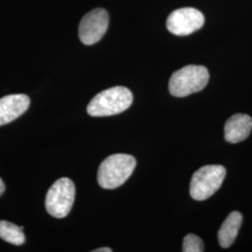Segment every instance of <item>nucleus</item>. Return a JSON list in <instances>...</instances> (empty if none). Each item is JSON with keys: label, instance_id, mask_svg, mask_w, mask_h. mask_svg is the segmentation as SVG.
I'll return each mask as SVG.
<instances>
[{"label": "nucleus", "instance_id": "11", "mask_svg": "<svg viewBox=\"0 0 252 252\" xmlns=\"http://www.w3.org/2000/svg\"><path fill=\"white\" fill-rule=\"evenodd\" d=\"M23 229V227H19L9 221L0 220V238L8 243L21 246L26 241Z\"/></svg>", "mask_w": 252, "mask_h": 252}, {"label": "nucleus", "instance_id": "13", "mask_svg": "<svg viewBox=\"0 0 252 252\" xmlns=\"http://www.w3.org/2000/svg\"><path fill=\"white\" fill-rule=\"evenodd\" d=\"M94 252H112V250L111 249H109V248H100V249H97V250H94Z\"/></svg>", "mask_w": 252, "mask_h": 252}, {"label": "nucleus", "instance_id": "8", "mask_svg": "<svg viewBox=\"0 0 252 252\" xmlns=\"http://www.w3.org/2000/svg\"><path fill=\"white\" fill-rule=\"evenodd\" d=\"M30 99L27 94H10L0 99V126L16 120L27 111Z\"/></svg>", "mask_w": 252, "mask_h": 252}, {"label": "nucleus", "instance_id": "4", "mask_svg": "<svg viewBox=\"0 0 252 252\" xmlns=\"http://www.w3.org/2000/svg\"><path fill=\"white\" fill-rule=\"evenodd\" d=\"M225 176L226 169L222 165L209 164L201 167L190 180V196L196 201L207 200L220 188Z\"/></svg>", "mask_w": 252, "mask_h": 252}, {"label": "nucleus", "instance_id": "6", "mask_svg": "<svg viewBox=\"0 0 252 252\" xmlns=\"http://www.w3.org/2000/svg\"><path fill=\"white\" fill-rule=\"evenodd\" d=\"M109 25V15L106 9H93L81 19L79 26V36L85 45L97 43L106 34Z\"/></svg>", "mask_w": 252, "mask_h": 252}, {"label": "nucleus", "instance_id": "14", "mask_svg": "<svg viewBox=\"0 0 252 252\" xmlns=\"http://www.w3.org/2000/svg\"><path fill=\"white\" fill-rule=\"evenodd\" d=\"M4 191H5V184H4L3 180L0 179V196L3 194Z\"/></svg>", "mask_w": 252, "mask_h": 252}, {"label": "nucleus", "instance_id": "9", "mask_svg": "<svg viewBox=\"0 0 252 252\" xmlns=\"http://www.w3.org/2000/svg\"><path fill=\"white\" fill-rule=\"evenodd\" d=\"M252 118L247 114H234L226 122L224 136L227 142L238 143L245 140L252 132Z\"/></svg>", "mask_w": 252, "mask_h": 252}, {"label": "nucleus", "instance_id": "12", "mask_svg": "<svg viewBox=\"0 0 252 252\" xmlns=\"http://www.w3.org/2000/svg\"><path fill=\"white\" fill-rule=\"evenodd\" d=\"M182 251L184 252H203L204 243L197 235L189 234L184 237Z\"/></svg>", "mask_w": 252, "mask_h": 252}, {"label": "nucleus", "instance_id": "10", "mask_svg": "<svg viewBox=\"0 0 252 252\" xmlns=\"http://www.w3.org/2000/svg\"><path fill=\"white\" fill-rule=\"evenodd\" d=\"M242 220L243 216L238 211H234L227 217L218 234L219 243L220 247L227 249L232 246L238 234Z\"/></svg>", "mask_w": 252, "mask_h": 252}, {"label": "nucleus", "instance_id": "2", "mask_svg": "<svg viewBox=\"0 0 252 252\" xmlns=\"http://www.w3.org/2000/svg\"><path fill=\"white\" fill-rule=\"evenodd\" d=\"M136 161L129 154L117 153L108 156L100 164L98 184L104 189H116L130 178Z\"/></svg>", "mask_w": 252, "mask_h": 252}, {"label": "nucleus", "instance_id": "7", "mask_svg": "<svg viewBox=\"0 0 252 252\" xmlns=\"http://www.w3.org/2000/svg\"><path fill=\"white\" fill-rule=\"evenodd\" d=\"M205 24L203 13L194 8H181L170 13L166 20L168 31L176 36H188Z\"/></svg>", "mask_w": 252, "mask_h": 252}, {"label": "nucleus", "instance_id": "1", "mask_svg": "<svg viewBox=\"0 0 252 252\" xmlns=\"http://www.w3.org/2000/svg\"><path fill=\"white\" fill-rule=\"evenodd\" d=\"M132 103V92L124 86H116L97 94L91 100L87 112L94 117L112 116L124 112Z\"/></svg>", "mask_w": 252, "mask_h": 252}, {"label": "nucleus", "instance_id": "3", "mask_svg": "<svg viewBox=\"0 0 252 252\" xmlns=\"http://www.w3.org/2000/svg\"><path fill=\"white\" fill-rule=\"evenodd\" d=\"M208 81L207 67L189 64L173 73L169 81V92L176 97H185L203 90Z\"/></svg>", "mask_w": 252, "mask_h": 252}, {"label": "nucleus", "instance_id": "5", "mask_svg": "<svg viewBox=\"0 0 252 252\" xmlns=\"http://www.w3.org/2000/svg\"><path fill=\"white\" fill-rule=\"evenodd\" d=\"M75 192L72 180L67 178L56 180L46 195L47 212L57 219L67 216L72 208Z\"/></svg>", "mask_w": 252, "mask_h": 252}]
</instances>
